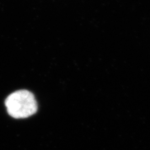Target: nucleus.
<instances>
[{
	"mask_svg": "<svg viewBox=\"0 0 150 150\" xmlns=\"http://www.w3.org/2000/svg\"><path fill=\"white\" fill-rule=\"evenodd\" d=\"M8 114L15 118H26L37 111L38 105L33 94L18 90L9 95L5 101Z\"/></svg>",
	"mask_w": 150,
	"mask_h": 150,
	"instance_id": "obj_1",
	"label": "nucleus"
}]
</instances>
